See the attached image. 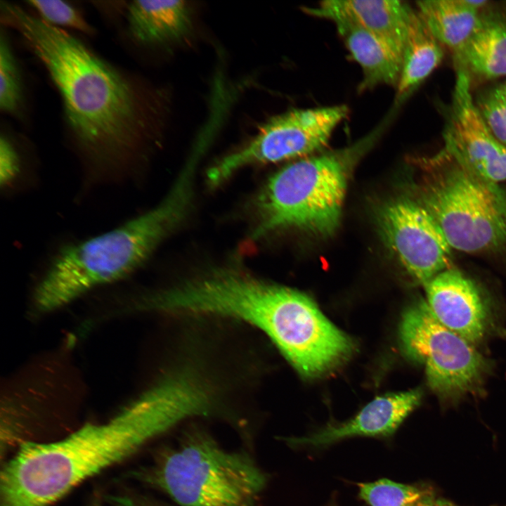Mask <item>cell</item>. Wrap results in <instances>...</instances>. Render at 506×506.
Listing matches in <instances>:
<instances>
[{
    "label": "cell",
    "mask_w": 506,
    "mask_h": 506,
    "mask_svg": "<svg viewBox=\"0 0 506 506\" xmlns=\"http://www.w3.org/2000/svg\"><path fill=\"white\" fill-rule=\"evenodd\" d=\"M1 11L4 22L22 35L48 70L91 165L109 173L128 170L141 126L132 85L65 31L18 6L3 1Z\"/></svg>",
    "instance_id": "1"
},
{
    "label": "cell",
    "mask_w": 506,
    "mask_h": 506,
    "mask_svg": "<svg viewBox=\"0 0 506 506\" xmlns=\"http://www.w3.org/2000/svg\"><path fill=\"white\" fill-rule=\"evenodd\" d=\"M173 396L152 386L107 422L50 443H23L3 467L0 506H49L179 422Z\"/></svg>",
    "instance_id": "2"
},
{
    "label": "cell",
    "mask_w": 506,
    "mask_h": 506,
    "mask_svg": "<svg viewBox=\"0 0 506 506\" xmlns=\"http://www.w3.org/2000/svg\"><path fill=\"white\" fill-rule=\"evenodd\" d=\"M195 165L186 164L164 199L149 211L105 233L63 248L35 290L37 307L53 311L139 268L186 216Z\"/></svg>",
    "instance_id": "3"
},
{
    "label": "cell",
    "mask_w": 506,
    "mask_h": 506,
    "mask_svg": "<svg viewBox=\"0 0 506 506\" xmlns=\"http://www.w3.org/2000/svg\"><path fill=\"white\" fill-rule=\"evenodd\" d=\"M391 118L388 115L349 147L299 160L277 171L259 197V221L253 236L289 228L321 236L333 233L339 223L349 174Z\"/></svg>",
    "instance_id": "4"
},
{
    "label": "cell",
    "mask_w": 506,
    "mask_h": 506,
    "mask_svg": "<svg viewBox=\"0 0 506 506\" xmlns=\"http://www.w3.org/2000/svg\"><path fill=\"white\" fill-rule=\"evenodd\" d=\"M133 474L181 506H255L267 481L248 454L225 450L199 429Z\"/></svg>",
    "instance_id": "5"
},
{
    "label": "cell",
    "mask_w": 506,
    "mask_h": 506,
    "mask_svg": "<svg viewBox=\"0 0 506 506\" xmlns=\"http://www.w3.org/2000/svg\"><path fill=\"white\" fill-rule=\"evenodd\" d=\"M429 165L417 200L450 247L472 254L506 250V189L472 174L445 150Z\"/></svg>",
    "instance_id": "6"
},
{
    "label": "cell",
    "mask_w": 506,
    "mask_h": 506,
    "mask_svg": "<svg viewBox=\"0 0 506 506\" xmlns=\"http://www.w3.org/2000/svg\"><path fill=\"white\" fill-rule=\"evenodd\" d=\"M400 339L406 356L424 366L429 387L445 404L483 393L491 361L473 344L443 325L424 300L405 311Z\"/></svg>",
    "instance_id": "7"
},
{
    "label": "cell",
    "mask_w": 506,
    "mask_h": 506,
    "mask_svg": "<svg viewBox=\"0 0 506 506\" xmlns=\"http://www.w3.org/2000/svg\"><path fill=\"white\" fill-rule=\"evenodd\" d=\"M346 105L293 109L269 119L245 147L221 159L207 179L217 186L240 169L306 156L326 146L348 115Z\"/></svg>",
    "instance_id": "8"
},
{
    "label": "cell",
    "mask_w": 506,
    "mask_h": 506,
    "mask_svg": "<svg viewBox=\"0 0 506 506\" xmlns=\"http://www.w3.org/2000/svg\"><path fill=\"white\" fill-rule=\"evenodd\" d=\"M383 242L408 275L424 286L451 267V249L441 228L417 200L399 197L377 214Z\"/></svg>",
    "instance_id": "9"
},
{
    "label": "cell",
    "mask_w": 506,
    "mask_h": 506,
    "mask_svg": "<svg viewBox=\"0 0 506 506\" xmlns=\"http://www.w3.org/2000/svg\"><path fill=\"white\" fill-rule=\"evenodd\" d=\"M472 81L457 70L452 105L444 129V150L476 176L506 181V146L494 136L472 95Z\"/></svg>",
    "instance_id": "10"
},
{
    "label": "cell",
    "mask_w": 506,
    "mask_h": 506,
    "mask_svg": "<svg viewBox=\"0 0 506 506\" xmlns=\"http://www.w3.org/2000/svg\"><path fill=\"white\" fill-rule=\"evenodd\" d=\"M427 303L445 327L474 345L493 327L491 302L480 286L460 270L450 267L424 285Z\"/></svg>",
    "instance_id": "11"
},
{
    "label": "cell",
    "mask_w": 506,
    "mask_h": 506,
    "mask_svg": "<svg viewBox=\"0 0 506 506\" xmlns=\"http://www.w3.org/2000/svg\"><path fill=\"white\" fill-rule=\"evenodd\" d=\"M422 395L420 389H413L378 396L346 421L329 423L310 434L285 441L292 447L319 449L357 436L389 438L419 406Z\"/></svg>",
    "instance_id": "12"
},
{
    "label": "cell",
    "mask_w": 506,
    "mask_h": 506,
    "mask_svg": "<svg viewBox=\"0 0 506 506\" xmlns=\"http://www.w3.org/2000/svg\"><path fill=\"white\" fill-rule=\"evenodd\" d=\"M303 10L311 15L334 22L351 55L362 69L359 91L382 84L397 87L401 62L358 22L343 1H324L316 7H306Z\"/></svg>",
    "instance_id": "13"
},
{
    "label": "cell",
    "mask_w": 506,
    "mask_h": 506,
    "mask_svg": "<svg viewBox=\"0 0 506 506\" xmlns=\"http://www.w3.org/2000/svg\"><path fill=\"white\" fill-rule=\"evenodd\" d=\"M457 70L488 80L506 76V15L499 11L480 13L466 43L454 52Z\"/></svg>",
    "instance_id": "14"
},
{
    "label": "cell",
    "mask_w": 506,
    "mask_h": 506,
    "mask_svg": "<svg viewBox=\"0 0 506 506\" xmlns=\"http://www.w3.org/2000/svg\"><path fill=\"white\" fill-rule=\"evenodd\" d=\"M132 37L145 44H157L182 37L190 25L184 1H134L127 8Z\"/></svg>",
    "instance_id": "15"
},
{
    "label": "cell",
    "mask_w": 506,
    "mask_h": 506,
    "mask_svg": "<svg viewBox=\"0 0 506 506\" xmlns=\"http://www.w3.org/2000/svg\"><path fill=\"white\" fill-rule=\"evenodd\" d=\"M346 7L358 22L402 62L415 10L398 0H348Z\"/></svg>",
    "instance_id": "16"
},
{
    "label": "cell",
    "mask_w": 506,
    "mask_h": 506,
    "mask_svg": "<svg viewBox=\"0 0 506 506\" xmlns=\"http://www.w3.org/2000/svg\"><path fill=\"white\" fill-rule=\"evenodd\" d=\"M443 58V46L417 11H414L402 56L396 103L401 102L422 82L441 63Z\"/></svg>",
    "instance_id": "17"
},
{
    "label": "cell",
    "mask_w": 506,
    "mask_h": 506,
    "mask_svg": "<svg viewBox=\"0 0 506 506\" xmlns=\"http://www.w3.org/2000/svg\"><path fill=\"white\" fill-rule=\"evenodd\" d=\"M417 4V12L443 46L455 52L468 40L481 12L464 0H425Z\"/></svg>",
    "instance_id": "18"
},
{
    "label": "cell",
    "mask_w": 506,
    "mask_h": 506,
    "mask_svg": "<svg viewBox=\"0 0 506 506\" xmlns=\"http://www.w3.org/2000/svg\"><path fill=\"white\" fill-rule=\"evenodd\" d=\"M358 496L368 506H422L434 495L424 484H406L387 479L358 483Z\"/></svg>",
    "instance_id": "19"
},
{
    "label": "cell",
    "mask_w": 506,
    "mask_h": 506,
    "mask_svg": "<svg viewBox=\"0 0 506 506\" xmlns=\"http://www.w3.org/2000/svg\"><path fill=\"white\" fill-rule=\"evenodd\" d=\"M21 89L15 62L3 35L0 40V108L5 112H14L19 107Z\"/></svg>",
    "instance_id": "20"
},
{
    "label": "cell",
    "mask_w": 506,
    "mask_h": 506,
    "mask_svg": "<svg viewBox=\"0 0 506 506\" xmlns=\"http://www.w3.org/2000/svg\"><path fill=\"white\" fill-rule=\"evenodd\" d=\"M27 3L37 11L40 18L48 24L67 26L86 33L91 31L79 13L65 1L32 0Z\"/></svg>",
    "instance_id": "21"
},
{
    "label": "cell",
    "mask_w": 506,
    "mask_h": 506,
    "mask_svg": "<svg viewBox=\"0 0 506 506\" xmlns=\"http://www.w3.org/2000/svg\"><path fill=\"white\" fill-rule=\"evenodd\" d=\"M475 102L494 136L506 146V112L494 88L481 94Z\"/></svg>",
    "instance_id": "22"
},
{
    "label": "cell",
    "mask_w": 506,
    "mask_h": 506,
    "mask_svg": "<svg viewBox=\"0 0 506 506\" xmlns=\"http://www.w3.org/2000/svg\"><path fill=\"white\" fill-rule=\"evenodd\" d=\"M20 171V158L15 148L6 137L0 139V182L8 187L15 181Z\"/></svg>",
    "instance_id": "23"
},
{
    "label": "cell",
    "mask_w": 506,
    "mask_h": 506,
    "mask_svg": "<svg viewBox=\"0 0 506 506\" xmlns=\"http://www.w3.org/2000/svg\"><path fill=\"white\" fill-rule=\"evenodd\" d=\"M109 500L116 506H161L148 500L126 495L110 496Z\"/></svg>",
    "instance_id": "24"
},
{
    "label": "cell",
    "mask_w": 506,
    "mask_h": 506,
    "mask_svg": "<svg viewBox=\"0 0 506 506\" xmlns=\"http://www.w3.org/2000/svg\"><path fill=\"white\" fill-rule=\"evenodd\" d=\"M422 506H459L454 502L444 498H437L435 495L429 497L423 503ZM497 506V505H495ZM506 506V505H504Z\"/></svg>",
    "instance_id": "25"
},
{
    "label": "cell",
    "mask_w": 506,
    "mask_h": 506,
    "mask_svg": "<svg viewBox=\"0 0 506 506\" xmlns=\"http://www.w3.org/2000/svg\"><path fill=\"white\" fill-rule=\"evenodd\" d=\"M495 91L500 100V101L502 103V105L506 112V91L504 89L502 84L499 85L494 88Z\"/></svg>",
    "instance_id": "26"
},
{
    "label": "cell",
    "mask_w": 506,
    "mask_h": 506,
    "mask_svg": "<svg viewBox=\"0 0 506 506\" xmlns=\"http://www.w3.org/2000/svg\"><path fill=\"white\" fill-rule=\"evenodd\" d=\"M502 86H503L504 89H505V91H506V81H505V82L504 84H502Z\"/></svg>",
    "instance_id": "27"
}]
</instances>
